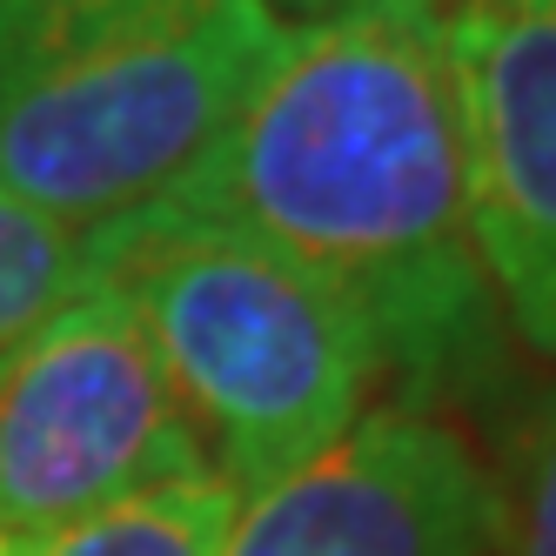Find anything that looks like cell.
I'll return each mask as SVG.
<instances>
[{
    "mask_svg": "<svg viewBox=\"0 0 556 556\" xmlns=\"http://www.w3.org/2000/svg\"><path fill=\"white\" fill-rule=\"evenodd\" d=\"M175 208L308 268L409 382L463 369L490 336L435 0H363L282 34Z\"/></svg>",
    "mask_w": 556,
    "mask_h": 556,
    "instance_id": "6da1fadb",
    "label": "cell"
},
{
    "mask_svg": "<svg viewBox=\"0 0 556 556\" xmlns=\"http://www.w3.org/2000/svg\"><path fill=\"white\" fill-rule=\"evenodd\" d=\"M282 34L262 0H0V194L81 235L168 208Z\"/></svg>",
    "mask_w": 556,
    "mask_h": 556,
    "instance_id": "7a4b0ae2",
    "label": "cell"
},
{
    "mask_svg": "<svg viewBox=\"0 0 556 556\" xmlns=\"http://www.w3.org/2000/svg\"><path fill=\"white\" fill-rule=\"evenodd\" d=\"M101 249V282L135 302L208 456H222L215 469L242 496L282 483L363 416L382 349L289 255L175 202L108 228Z\"/></svg>",
    "mask_w": 556,
    "mask_h": 556,
    "instance_id": "3957f363",
    "label": "cell"
},
{
    "mask_svg": "<svg viewBox=\"0 0 556 556\" xmlns=\"http://www.w3.org/2000/svg\"><path fill=\"white\" fill-rule=\"evenodd\" d=\"M202 469L208 443L122 289L67 302L0 376V530L21 543Z\"/></svg>",
    "mask_w": 556,
    "mask_h": 556,
    "instance_id": "277c9868",
    "label": "cell"
},
{
    "mask_svg": "<svg viewBox=\"0 0 556 556\" xmlns=\"http://www.w3.org/2000/svg\"><path fill=\"white\" fill-rule=\"evenodd\" d=\"M450 81L476 255L523 342L556 355V0H463Z\"/></svg>",
    "mask_w": 556,
    "mask_h": 556,
    "instance_id": "5b68a950",
    "label": "cell"
},
{
    "mask_svg": "<svg viewBox=\"0 0 556 556\" xmlns=\"http://www.w3.org/2000/svg\"><path fill=\"white\" fill-rule=\"evenodd\" d=\"M503 496L443 422L363 409L349 435L235 503L222 556H496Z\"/></svg>",
    "mask_w": 556,
    "mask_h": 556,
    "instance_id": "8992f818",
    "label": "cell"
},
{
    "mask_svg": "<svg viewBox=\"0 0 556 556\" xmlns=\"http://www.w3.org/2000/svg\"><path fill=\"white\" fill-rule=\"evenodd\" d=\"M242 490L222 469L181 476L135 503H114L88 523H67L41 543H21V556H222Z\"/></svg>",
    "mask_w": 556,
    "mask_h": 556,
    "instance_id": "52a82bcc",
    "label": "cell"
},
{
    "mask_svg": "<svg viewBox=\"0 0 556 556\" xmlns=\"http://www.w3.org/2000/svg\"><path fill=\"white\" fill-rule=\"evenodd\" d=\"M101 275H108L101 235L61 228L0 194V376L67 302L101 289Z\"/></svg>",
    "mask_w": 556,
    "mask_h": 556,
    "instance_id": "ba28073f",
    "label": "cell"
},
{
    "mask_svg": "<svg viewBox=\"0 0 556 556\" xmlns=\"http://www.w3.org/2000/svg\"><path fill=\"white\" fill-rule=\"evenodd\" d=\"M496 556H556V403L543 409L530 456H523V503L516 523H503V549Z\"/></svg>",
    "mask_w": 556,
    "mask_h": 556,
    "instance_id": "9c48e42d",
    "label": "cell"
},
{
    "mask_svg": "<svg viewBox=\"0 0 556 556\" xmlns=\"http://www.w3.org/2000/svg\"><path fill=\"white\" fill-rule=\"evenodd\" d=\"M262 8H268L275 21H295V27H308V21H329V14L363 8V0H262Z\"/></svg>",
    "mask_w": 556,
    "mask_h": 556,
    "instance_id": "30bf717a",
    "label": "cell"
},
{
    "mask_svg": "<svg viewBox=\"0 0 556 556\" xmlns=\"http://www.w3.org/2000/svg\"><path fill=\"white\" fill-rule=\"evenodd\" d=\"M0 556H21V536H8V530H0Z\"/></svg>",
    "mask_w": 556,
    "mask_h": 556,
    "instance_id": "8fae6325",
    "label": "cell"
}]
</instances>
